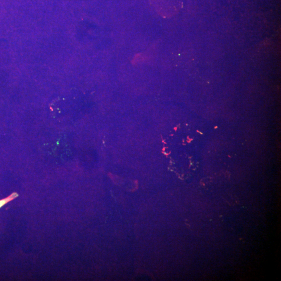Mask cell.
Wrapping results in <instances>:
<instances>
[{
	"label": "cell",
	"instance_id": "6da1fadb",
	"mask_svg": "<svg viewBox=\"0 0 281 281\" xmlns=\"http://www.w3.org/2000/svg\"><path fill=\"white\" fill-rule=\"evenodd\" d=\"M145 56L144 54H143L142 53H138V54H136L134 56V57L132 60V62L133 64H137L139 62H143L145 60Z\"/></svg>",
	"mask_w": 281,
	"mask_h": 281
}]
</instances>
